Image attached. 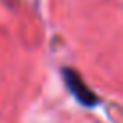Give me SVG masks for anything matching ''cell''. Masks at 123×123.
Returning <instances> with one entry per match:
<instances>
[{
	"mask_svg": "<svg viewBox=\"0 0 123 123\" xmlns=\"http://www.w3.org/2000/svg\"><path fill=\"white\" fill-rule=\"evenodd\" d=\"M63 78H65V83L69 87V91L76 96V100L80 103L87 105V107H92V105L98 103V96L85 85V81L73 69H63Z\"/></svg>",
	"mask_w": 123,
	"mask_h": 123,
	"instance_id": "6da1fadb",
	"label": "cell"
}]
</instances>
